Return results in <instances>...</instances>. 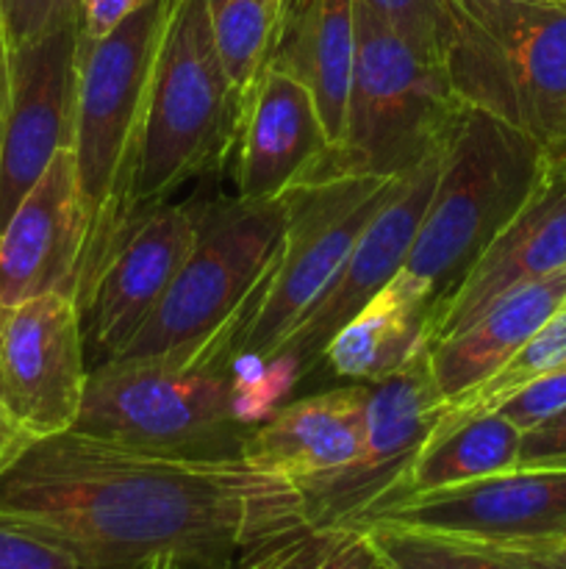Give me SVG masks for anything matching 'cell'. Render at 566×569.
Masks as SVG:
<instances>
[{"label": "cell", "mask_w": 566, "mask_h": 569, "mask_svg": "<svg viewBox=\"0 0 566 569\" xmlns=\"http://www.w3.org/2000/svg\"><path fill=\"white\" fill-rule=\"evenodd\" d=\"M0 517L64 539L94 569L159 553L236 559L311 526L300 487L242 456L153 453L78 431L39 439L0 476Z\"/></svg>", "instance_id": "1"}, {"label": "cell", "mask_w": 566, "mask_h": 569, "mask_svg": "<svg viewBox=\"0 0 566 569\" xmlns=\"http://www.w3.org/2000/svg\"><path fill=\"white\" fill-rule=\"evenodd\" d=\"M161 9L164 0H144L105 37H81L70 144L87 214V250L78 278L81 306L109 250L133 220V183Z\"/></svg>", "instance_id": "2"}, {"label": "cell", "mask_w": 566, "mask_h": 569, "mask_svg": "<svg viewBox=\"0 0 566 569\" xmlns=\"http://www.w3.org/2000/svg\"><path fill=\"white\" fill-rule=\"evenodd\" d=\"M547 172L536 137L464 106L414 244L394 281L433 303L466 276Z\"/></svg>", "instance_id": "3"}, {"label": "cell", "mask_w": 566, "mask_h": 569, "mask_svg": "<svg viewBox=\"0 0 566 569\" xmlns=\"http://www.w3.org/2000/svg\"><path fill=\"white\" fill-rule=\"evenodd\" d=\"M461 111L464 103L447 70L425 59L358 0V42L342 139L305 181L405 176L447 144Z\"/></svg>", "instance_id": "4"}, {"label": "cell", "mask_w": 566, "mask_h": 569, "mask_svg": "<svg viewBox=\"0 0 566 569\" xmlns=\"http://www.w3.org/2000/svg\"><path fill=\"white\" fill-rule=\"evenodd\" d=\"M239 100L222 72L205 0H164L139 148L133 217L233 150Z\"/></svg>", "instance_id": "5"}, {"label": "cell", "mask_w": 566, "mask_h": 569, "mask_svg": "<svg viewBox=\"0 0 566 569\" xmlns=\"http://www.w3.org/2000/svg\"><path fill=\"white\" fill-rule=\"evenodd\" d=\"M286 233L283 198L222 206L200 217V237L142 331L122 356L225 359L231 339L275 267Z\"/></svg>", "instance_id": "6"}, {"label": "cell", "mask_w": 566, "mask_h": 569, "mask_svg": "<svg viewBox=\"0 0 566 569\" xmlns=\"http://www.w3.org/2000/svg\"><path fill=\"white\" fill-rule=\"evenodd\" d=\"M72 431L153 453L239 456L247 426L233 411L231 361L117 356L89 372Z\"/></svg>", "instance_id": "7"}, {"label": "cell", "mask_w": 566, "mask_h": 569, "mask_svg": "<svg viewBox=\"0 0 566 569\" xmlns=\"http://www.w3.org/2000/svg\"><path fill=\"white\" fill-rule=\"evenodd\" d=\"M453 83L466 106L525 128L538 144L566 106V0H455Z\"/></svg>", "instance_id": "8"}, {"label": "cell", "mask_w": 566, "mask_h": 569, "mask_svg": "<svg viewBox=\"0 0 566 569\" xmlns=\"http://www.w3.org/2000/svg\"><path fill=\"white\" fill-rule=\"evenodd\" d=\"M392 178H325L305 181L281 194L286 233L275 267L266 276L253 309L231 339L228 356L266 361L325 295L347 261L364 228L400 187Z\"/></svg>", "instance_id": "9"}, {"label": "cell", "mask_w": 566, "mask_h": 569, "mask_svg": "<svg viewBox=\"0 0 566 569\" xmlns=\"http://www.w3.org/2000/svg\"><path fill=\"white\" fill-rule=\"evenodd\" d=\"M447 411L427 345L397 372L370 383L355 459L336 476L300 489L314 528H353L397 495Z\"/></svg>", "instance_id": "10"}, {"label": "cell", "mask_w": 566, "mask_h": 569, "mask_svg": "<svg viewBox=\"0 0 566 569\" xmlns=\"http://www.w3.org/2000/svg\"><path fill=\"white\" fill-rule=\"evenodd\" d=\"M83 337L75 295L0 303V406L31 442L75 428L89 381Z\"/></svg>", "instance_id": "11"}, {"label": "cell", "mask_w": 566, "mask_h": 569, "mask_svg": "<svg viewBox=\"0 0 566 569\" xmlns=\"http://www.w3.org/2000/svg\"><path fill=\"white\" fill-rule=\"evenodd\" d=\"M81 17L11 50L0 126V231L55 153L72 144Z\"/></svg>", "instance_id": "12"}, {"label": "cell", "mask_w": 566, "mask_h": 569, "mask_svg": "<svg viewBox=\"0 0 566 569\" xmlns=\"http://www.w3.org/2000/svg\"><path fill=\"white\" fill-rule=\"evenodd\" d=\"M372 522L488 545L558 537L566 531V467H514L411 495L383 506L353 528Z\"/></svg>", "instance_id": "13"}, {"label": "cell", "mask_w": 566, "mask_h": 569, "mask_svg": "<svg viewBox=\"0 0 566 569\" xmlns=\"http://www.w3.org/2000/svg\"><path fill=\"white\" fill-rule=\"evenodd\" d=\"M200 237V214L161 203L128 222L83 298V320L105 359H117L153 317Z\"/></svg>", "instance_id": "14"}, {"label": "cell", "mask_w": 566, "mask_h": 569, "mask_svg": "<svg viewBox=\"0 0 566 569\" xmlns=\"http://www.w3.org/2000/svg\"><path fill=\"white\" fill-rule=\"evenodd\" d=\"M444 153H447V144L433 150L425 161L405 172L392 198L381 206V211L364 228V233L350 250L347 261L336 272L325 295L316 300L314 309L300 320V326L277 348L275 356H289V359L297 361L300 378H305L320 365L333 333L344 322L353 320L403 270L422 217L431 203L433 189L442 176Z\"/></svg>", "instance_id": "15"}, {"label": "cell", "mask_w": 566, "mask_h": 569, "mask_svg": "<svg viewBox=\"0 0 566 569\" xmlns=\"http://www.w3.org/2000/svg\"><path fill=\"white\" fill-rule=\"evenodd\" d=\"M331 150L314 94L300 78L266 64L239 106L233 181L239 203L277 200L303 183Z\"/></svg>", "instance_id": "16"}, {"label": "cell", "mask_w": 566, "mask_h": 569, "mask_svg": "<svg viewBox=\"0 0 566 569\" xmlns=\"http://www.w3.org/2000/svg\"><path fill=\"white\" fill-rule=\"evenodd\" d=\"M564 267L566 170L547 164L542 183L519 214L499 231L449 292L433 300L427 345L461 333L511 289L553 276Z\"/></svg>", "instance_id": "17"}, {"label": "cell", "mask_w": 566, "mask_h": 569, "mask_svg": "<svg viewBox=\"0 0 566 569\" xmlns=\"http://www.w3.org/2000/svg\"><path fill=\"white\" fill-rule=\"evenodd\" d=\"M87 214L75 159L64 148L28 189L0 231V303L70 292L78 298Z\"/></svg>", "instance_id": "18"}, {"label": "cell", "mask_w": 566, "mask_h": 569, "mask_svg": "<svg viewBox=\"0 0 566 569\" xmlns=\"http://www.w3.org/2000/svg\"><path fill=\"white\" fill-rule=\"evenodd\" d=\"M366 398L370 383H347L292 400L247 428L239 456L300 489L325 481L358 453Z\"/></svg>", "instance_id": "19"}, {"label": "cell", "mask_w": 566, "mask_h": 569, "mask_svg": "<svg viewBox=\"0 0 566 569\" xmlns=\"http://www.w3.org/2000/svg\"><path fill=\"white\" fill-rule=\"evenodd\" d=\"M560 306H566V267L511 289L464 331L427 345L433 378L447 406L486 383Z\"/></svg>", "instance_id": "20"}, {"label": "cell", "mask_w": 566, "mask_h": 569, "mask_svg": "<svg viewBox=\"0 0 566 569\" xmlns=\"http://www.w3.org/2000/svg\"><path fill=\"white\" fill-rule=\"evenodd\" d=\"M358 42V0H281L270 64L309 87L331 148L344 131L350 78Z\"/></svg>", "instance_id": "21"}, {"label": "cell", "mask_w": 566, "mask_h": 569, "mask_svg": "<svg viewBox=\"0 0 566 569\" xmlns=\"http://www.w3.org/2000/svg\"><path fill=\"white\" fill-rule=\"evenodd\" d=\"M431 309V300L392 278L353 320L333 333L320 365L338 381H383L427 345Z\"/></svg>", "instance_id": "22"}, {"label": "cell", "mask_w": 566, "mask_h": 569, "mask_svg": "<svg viewBox=\"0 0 566 569\" xmlns=\"http://www.w3.org/2000/svg\"><path fill=\"white\" fill-rule=\"evenodd\" d=\"M519 442L522 431L499 411L466 417V420L433 433L427 448L422 450L405 481L400 483L397 495L386 506L411 498V495L433 492V489L455 487V483L475 481V478L494 476V472L514 470Z\"/></svg>", "instance_id": "23"}, {"label": "cell", "mask_w": 566, "mask_h": 569, "mask_svg": "<svg viewBox=\"0 0 566 569\" xmlns=\"http://www.w3.org/2000/svg\"><path fill=\"white\" fill-rule=\"evenodd\" d=\"M211 39L239 106L270 64L281 0H205Z\"/></svg>", "instance_id": "24"}, {"label": "cell", "mask_w": 566, "mask_h": 569, "mask_svg": "<svg viewBox=\"0 0 566 569\" xmlns=\"http://www.w3.org/2000/svg\"><path fill=\"white\" fill-rule=\"evenodd\" d=\"M358 531H364L381 569H544L499 545L411 531L383 522L361 526Z\"/></svg>", "instance_id": "25"}, {"label": "cell", "mask_w": 566, "mask_h": 569, "mask_svg": "<svg viewBox=\"0 0 566 569\" xmlns=\"http://www.w3.org/2000/svg\"><path fill=\"white\" fill-rule=\"evenodd\" d=\"M566 365V306H560L486 383L461 398L458 403L447 406L444 417L438 420L436 433L444 428L455 426V422L466 420V417L483 415V411H494L499 403L525 389L544 372L555 370V367Z\"/></svg>", "instance_id": "26"}, {"label": "cell", "mask_w": 566, "mask_h": 569, "mask_svg": "<svg viewBox=\"0 0 566 569\" xmlns=\"http://www.w3.org/2000/svg\"><path fill=\"white\" fill-rule=\"evenodd\" d=\"M392 26L425 59L447 70V53L455 37V14L449 0H361Z\"/></svg>", "instance_id": "27"}, {"label": "cell", "mask_w": 566, "mask_h": 569, "mask_svg": "<svg viewBox=\"0 0 566 569\" xmlns=\"http://www.w3.org/2000/svg\"><path fill=\"white\" fill-rule=\"evenodd\" d=\"M0 569H94L64 539L0 517Z\"/></svg>", "instance_id": "28"}, {"label": "cell", "mask_w": 566, "mask_h": 569, "mask_svg": "<svg viewBox=\"0 0 566 569\" xmlns=\"http://www.w3.org/2000/svg\"><path fill=\"white\" fill-rule=\"evenodd\" d=\"M72 20H78L75 0H0V28L9 50L39 42Z\"/></svg>", "instance_id": "29"}, {"label": "cell", "mask_w": 566, "mask_h": 569, "mask_svg": "<svg viewBox=\"0 0 566 569\" xmlns=\"http://www.w3.org/2000/svg\"><path fill=\"white\" fill-rule=\"evenodd\" d=\"M342 528H303L289 537L250 550L231 569H314L316 561L336 542Z\"/></svg>", "instance_id": "30"}, {"label": "cell", "mask_w": 566, "mask_h": 569, "mask_svg": "<svg viewBox=\"0 0 566 569\" xmlns=\"http://www.w3.org/2000/svg\"><path fill=\"white\" fill-rule=\"evenodd\" d=\"M566 409V365L555 367V370L544 372L542 378H536L533 383H527L525 389H519L516 395H511L505 403H499L497 409L503 417H508L522 433L527 428L538 426V422L549 420L558 411Z\"/></svg>", "instance_id": "31"}, {"label": "cell", "mask_w": 566, "mask_h": 569, "mask_svg": "<svg viewBox=\"0 0 566 569\" xmlns=\"http://www.w3.org/2000/svg\"><path fill=\"white\" fill-rule=\"evenodd\" d=\"M516 467H566V409L522 433Z\"/></svg>", "instance_id": "32"}, {"label": "cell", "mask_w": 566, "mask_h": 569, "mask_svg": "<svg viewBox=\"0 0 566 569\" xmlns=\"http://www.w3.org/2000/svg\"><path fill=\"white\" fill-rule=\"evenodd\" d=\"M314 569H381L375 550L358 528H342L336 542L316 561Z\"/></svg>", "instance_id": "33"}, {"label": "cell", "mask_w": 566, "mask_h": 569, "mask_svg": "<svg viewBox=\"0 0 566 569\" xmlns=\"http://www.w3.org/2000/svg\"><path fill=\"white\" fill-rule=\"evenodd\" d=\"M81 17V37L100 39L120 26L128 14L139 9L144 0H75Z\"/></svg>", "instance_id": "34"}, {"label": "cell", "mask_w": 566, "mask_h": 569, "mask_svg": "<svg viewBox=\"0 0 566 569\" xmlns=\"http://www.w3.org/2000/svg\"><path fill=\"white\" fill-rule=\"evenodd\" d=\"M499 548L514 550V553H519L522 559L533 561V565L544 569H566V531L558 533V537L533 539V542L499 545Z\"/></svg>", "instance_id": "35"}, {"label": "cell", "mask_w": 566, "mask_h": 569, "mask_svg": "<svg viewBox=\"0 0 566 569\" xmlns=\"http://www.w3.org/2000/svg\"><path fill=\"white\" fill-rule=\"evenodd\" d=\"M31 437L6 415V409L0 406V476L31 448Z\"/></svg>", "instance_id": "36"}, {"label": "cell", "mask_w": 566, "mask_h": 569, "mask_svg": "<svg viewBox=\"0 0 566 569\" xmlns=\"http://www.w3.org/2000/svg\"><path fill=\"white\" fill-rule=\"evenodd\" d=\"M239 559L242 556H236V559H194V556L181 553H159L128 569H231Z\"/></svg>", "instance_id": "37"}, {"label": "cell", "mask_w": 566, "mask_h": 569, "mask_svg": "<svg viewBox=\"0 0 566 569\" xmlns=\"http://www.w3.org/2000/svg\"><path fill=\"white\" fill-rule=\"evenodd\" d=\"M542 148H544V159H547V164L564 167L566 170V106L564 111H560L558 120H555L549 137L542 142Z\"/></svg>", "instance_id": "38"}, {"label": "cell", "mask_w": 566, "mask_h": 569, "mask_svg": "<svg viewBox=\"0 0 566 569\" xmlns=\"http://www.w3.org/2000/svg\"><path fill=\"white\" fill-rule=\"evenodd\" d=\"M9 42L3 37V28H0V103L6 100V92H9Z\"/></svg>", "instance_id": "39"}, {"label": "cell", "mask_w": 566, "mask_h": 569, "mask_svg": "<svg viewBox=\"0 0 566 569\" xmlns=\"http://www.w3.org/2000/svg\"><path fill=\"white\" fill-rule=\"evenodd\" d=\"M3 109H6V100H3V103H0V126H3Z\"/></svg>", "instance_id": "40"}]
</instances>
